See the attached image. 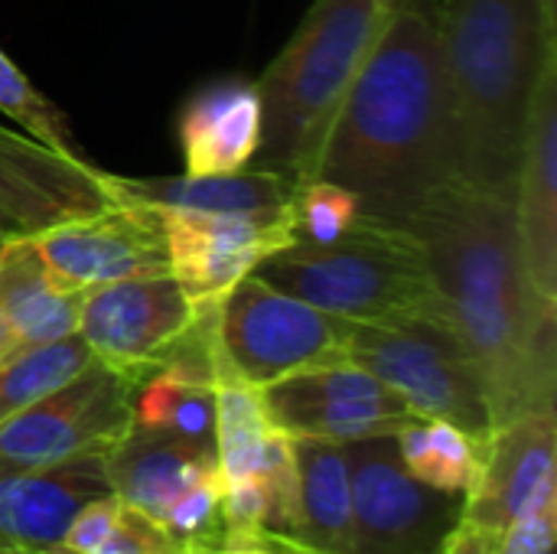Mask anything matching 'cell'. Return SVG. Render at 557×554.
Masks as SVG:
<instances>
[{
  "label": "cell",
  "mask_w": 557,
  "mask_h": 554,
  "mask_svg": "<svg viewBox=\"0 0 557 554\" xmlns=\"http://www.w3.org/2000/svg\"><path fill=\"white\" fill-rule=\"evenodd\" d=\"M405 232L421 245L444 317L480 376L490 428L555 411L557 304L529 284L512 199L457 180Z\"/></svg>",
  "instance_id": "1"
},
{
  "label": "cell",
  "mask_w": 557,
  "mask_h": 554,
  "mask_svg": "<svg viewBox=\"0 0 557 554\" xmlns=\"http://www.w3.org/2000/svg\"><path fill=\"white\" fill-rule=\"evenodd\" d=\"M359 199V219L408 229L418 209L463 180L437 0L395 7L326 134L317 173Z\"/></svg>",
  "instance_id": "2"
},
{
  "label": "cell",
  "mask_w": 557,
  "mask_h": 554,
  "mask_svg": "<svg viewBox=\"0 0 557 554\" xmlns=\"http://www.w3.org/2000/svg\"><path fill=\"white\" fill-rule=\"evenodd\" d=\"M444 65L460 131L463 183L516 196L525 127L545 49L535 0L437 3Z\"/></svg>",
  "instance_id": "3"
},
{
  "label": "cell",
  "mask_w": 557,
  "mask_h": 554,
  "mask_svg": "<svg viewBox=\"0 0 557 554\" xmlns=\"http://www.w3.org/2000/svg\"><path fill=\"white\" fill-rule=\"evenodd\" d=\"M388 10L379 0H317L258 78L261 140L248 167L307 183Z\"/></svg>",
  "instance_id": "4"
},
{
  "label": "cell",
  "mask_w": 557,
  "mask_h": 554,
  "mask_svg": "<svg viewBox=\"0 0 557 554\" xmlns=\"http://www.w3.org/2000/svg\"><path fill=\"white\" fill-rule=\"evenodd\" d=\"M251 274L352 323L444 317L441 294L414 235L366 219H356L333 245H284L261 258Z\"/></svg>",
  "instance_id": "5"
},
{
  "label": "cell",
  "mask_w": 557,
  "mask_h": 554,
  "mask_svg": "<svg viewBox=\"0 0 557 554\" xmlns=\"http://www.w3.org/2000/svg\"><path fill=\"white\" fill-rule=\"evenodd\" d=\"M346 362L385 382L421 418H444L476 438L490 431L480 376L444 317L398 323L346 320Z\"/></svg>",
  "instance_id": "6"
},
{
  "label": "cell",
  "mask_w": 557,
  "mask_h": 554,
  "mask_svg": "<svg viewBox=\"0 0 557 554\" xmlns=\"http://www.w3.org/2000/svg\"><path fill=\"white\" fill-rule=\"evenodd\" d=\"M346 320L323 313L255 274L242 278L215 310V359L255 389L287 376L346 362Z\"/></svg>",
  "instance_id": "7"
},
{
  "label": "cell",
  "mask_w": 557,
  "mask_h": 554,
  "mask_svg": "<svg viewBox=\"0 0 557 554\" xmlns=\"http://www.w3.org/2000/svg\"><path fill=\"white\" fill-rule=\"evenodd\" d=\"M352 490V554H437L460 522L463 496L418 483L395 438L343 444Z\"/></svg>",
  "instance_id": "8"
},
{
  "label": "cell",
  "mask_w": 557,
  "mask_h": 554,
  "mask_svg": "<svg viewBox=\"0 0 557 554\" xmlns=\"http://www.w3.org/2000/svg\"><path fill=\"white\" fill-rule=\"evenodd\" d=\"M134 379L95 362L0 424V473L111 451L134 424Z\"/></svg>",
  "instance_id": "9"
},
{
  "label": "cell",
  "mask_w": 557,
  "mask_h": 554,
  "mask_svg": "<svg viewBox=\"0 0 557 554\" xmlns=\"http://www.w3.org/2000/svg\"><path fill=\"white\" fill-rule=\"evenodd\" d=\"M196 313L173 274L131 278L85 291L78 340L95 362L140 382L166 362Z\"/></svg>",
  "instance_id": "10"
},
{
  "label": "cell",
  "mask_w": 557,
  "mask_h": 554,
  "mask_svg": "<svg viewBox=\"0 0 557 554\" xmlns=\"http://www.w3.org/2000/svg\"><path fill=\"white\" fill-rule=\"evenodd\" d=\"M261 398L284 434L330 444L395 438L408 421L421 418L385 382L349 362L287 376L264 385Z\"/></svg>",
  "instance_id": "11"
},
{
  "label": "cell",
  "mask_w": 557,
  "mask_h": 554,
  "mask_svg": "<svg viewBox=\"0 0 557 554\" xmlns=\"http://www.w3.org/2000/svg\"><path fill=\"white\" fill-rule=\"evenodd\" d=\"M29 242L42 264L75 291L170 274L163 216L137 202H114L101 212L59 222L29 235Z\"/></svg>",
  "instance_id": "12"
},
{
  "label": "cell",
  "mask_w": 557,
  "mask_h": 554,
  "mask_svg": "<svg viewBox=\"0 0 557 554\" xmlns=\"http://www.w3.org/2000/svg\"><path fill=\"white\" fill-rule=\"evenodd\" d=\"M114 206L104 170L0 124V225L10 238Z\"/></svg>",
  "instance_id": "13"
},
{
  "label": "cell",
  "mask_w": 557,
  "mask_h": 554,
  "mask_svg": "<svg viewBox=\"0 0 557 554\" xmlns=\"http://www.w3.org/2000/svg\"><path fill=\"white\" fill-rule=\"evenodd\" d=\"M160 212V209H157ZM170 274L196 310L219 300L255 271L261 258L290 245V212L281 216H196L160 212Z\"/></svg>",
  "instance_id": "14"
},
{
  "label": "cell",
  "mask_w": 557,
  "mask_h": 554,
  "mask_svg": "<svg viewBox=\"0 0 557 554\" xmlns=\"http://www.w3.org/2000/svg\"><path fill=\"white\" fill-rule=\"evenodd\" d=\"M557 418L555 411H529L480 441V467L473 487L463 493L460 519L503 532L509 522L557 493Z\"/></svg>",
  "instance_id": "15"
},
{
  "label": "cell",
  "mask_w": 557,
  "mask_h": 554,
  "mask_svg": "<svg viewBox=\"0 0 557 554\" xmlns=\"http://www.w3.org/2000/svg\"><path fill=\"white\" fill-rule=\"evenodd\" d=\"M512 206L529 284L557 304V52L539 72Z\"/></svg>",
  "instance_id": "16"
},
{
  "label": "cell",
  "mask_w": 557,
  "mask_h": 554,
  "mask_svg": "<svg viewBox=\"0 0 557 554\" xmlns=\"http://www.w3.org/2000/svg\"><path fill=\"white\" fill-rule=\"evenodd\" d=\"M108 493V451L0 473V545L55 552L75 513Z\"/></svg>",
  "instance_id": "17"
},
{
  "label": "cell",
  "mask_w": 557,
  "mask_h": 554,
  "mask_svg": "<svg viewBox=\"0 0 557 554\" xmlns=\"http://www.w3.org/2000/svg\"><path fill=\"white\" fill-rule=\"evenodd\" d=\"M104 186L114 202H137L160 212L196 216H281L290 212L300 183L271 170H235L212 176H117L104 170Z\"/></svg>",
  "instance_id": "18"
},
{
  "label": "cell",
  "mask_w": 557,
  "mask_h": 554,
  "mask_svg": "<svg viewBox=\"0 0 557 554\" xmlns=\"http://www.w3.org/2000/svg\"><path fill=\"white\" fill-rule=\"evenodd\" d=\"M212 470H219L212 441L140 424H131V431L108 451L111 493L153 519H160L189 483Z\"/></svg>",
  "instance_id": "19"
},
{
  "label": "cell",
  "mask_w": 557,
  "mask_h": 554,
  "mask_svg": "<svg viewBox=\"0 0 557 554\" xmlns=\"http://www.w3.org/2000/svg\"><path fill=\"white\" fill-rule=\"evenodd\" d=\"M85 291L62 284L29 238L0 245V320L13 349L78 336Z\"/></svg>",
  "instance_id": "20"
},
{
  "label": "cell",
  "mask_w": 557,
  "mask_h": 554,
  "mask_svg": "<svg viewBox=\"0 0 557 554\" xmlns=\"http://www.w3.org/2000/svg\"><path fill=\"white\" fill-rule=\"evenodd\" d=\"M186 173L245 170L261 140V104L248 82H215L196 91L176 121Z\"/></svg>",
  "instance_id": "21"
},
{
  "label": "cell",
  "mask_w": 557,
  "mask_h": 554,
  "mask_svg": "<svg viewBox=\"0 0 557 554\" xmlns=\"http://www.w3.org/2000/svg\"><path fill=\"white\" fill-rule=\"evenodd\" d=\"M297 460V535L310 554H352V490L343 444L290 438Z\"/></svg>",
  "instance_id": "22"
},
{
  "label": "cell",
  "mask_w": 557,
  "mask_h": 554,
  "mask_svg": "<svg viewBox=\"0 0 557 554\" xmlns=\"http://www.w3.org/2000/svg\"><path fill=\"white\" fill-rule=\"evenodd\" d=\"M212 444L222 483H235L261 473L271 457L287 444V434L271 421L261 389L228 372H215Z\"/></svg>",
  "instance_id": "23"
},
{
  "label": "cell",
  "mask_w": 557,
  "mask_h": 554,
  "mask_svg": "<svg viewBox=\"0 0 557 554\" xmlns=\"http://www.w3.org/2000/svg\"><path fill=\"white\" fill-rule=\"evenodd\" d=\"M480 441L483 438L444 418H414L395 434L405 470L418 483L450 496H463L473 487L480 467Z\"/></svg>",
  "instance_id": "24"
},
{
  "label": "cell",
  "mask_w": 557,
  "mask_h": 554,
  "mask_svg": "<svg viewBox=\"0 0 557 554\" xmlns=\"http://www.w3.org/2000/svg\"><path fill=\"white\" fill-rule=\"evenodd\" d=\"M134 424L212 441L215 382L180 366H160L134 385Z\"/></svg>",
  "instance_id": "25"
},
{
  "label": "cell",
  "mask_w": 557,
  "mask_h": 554,
  "mask_svg": "<svg viewBox=\"0 0 557 554\" xmlns=\"http://www.w3.org/2000/svg\"><path fill=\"white\" fill-rule=\"evenodd\" d=\"M88 366H95V356L78 336L7 353L0 359V424L85 372Z\"/></svg>",
  "instance_id": "26"
},
{
  "label": "cell",
  "mask_w": 557,
  "mask_h": 554,
  "mask_svg": "<svg viewBox=\"0 0 557 554\" xmlns=\"http://www.w3.org/2000/svg\"><path fill=\"white\" fill-rule=\"evenodd\" d=\"M0 111L29 137L42 140L52 150L85 157L78 150V140L65 121V114L20 72V65L0 49Z\"/></svg>",
  "instance_id": "27"
},
{
  "label": "cell",
  "mask_w": 557,
  "mask_h": 554,
  "mask_svg": "<svg viewBox=\"0 0 557 554\" xmlns=\"http://www.w3.org/2000/svg\"><path fill=\"white\" fill-rule=\"evenodd\" d=\"M356 219H359V199L349 189L313 176L300 183L294 193L290 238L297 245H333L356 225Z\"/></svg>",
  "instance_id": "28"
},
{
  "label": "cell",
  "mask_w": 557,
  "mask_h": 554,
  "mask_svg": "<svg viewBox=\"0 0 557 554\" xmlns=\"http://www.w3.org/2000/svg\"><path fill=\"white\" fill-rule=\"evenodd\" d=\"M199 552L196 545H189L186 539H180L176 532H170L160 519L134 509V506H121L117 526L114 532L104 539V545L95 554H189Z\"/></svg>",
  "instance_id": "29"
},
{
  "label": "cell",
  "mask_w": 557,
  "mask_h": 554,
  "mask_svg": "<svg viewBox=\"0 0 557 554\" xmlns=\"http://www.w3.org/2000/svg\"><path fill=\"white\" fill-rule=\"evenodd\" d=\"M557 539V493L496 532L493 554H552Z\"/></svg>",
  "instance_id": "30"
},
{
  "label": "cell",
  "mask_w": 557,
  "mask_h": 554,
  "mask_svg": "<svg viewBox=\"0 0 557 554\" xmlns=\"http://www.w3.org/2000/svg\"><path fill=\"white\" fill-rule=\"evenodd\" d=\"M121 506H124V503H121L114 493H108V496H98V500L85 503V506L75 513V519L69 522V529H65L62 542L55 545V552L59 554L98 552V549L104 545V539L114 532L117 516H121Z\"/></svg>",
  "instance_id": "31"
},
{
  "label": "cell",
  "mask_w": 557,
  "mask_h": 554,
  "mask_svg": "<svg viewBox=\"0 0 557 554\" xmlns=\"http://www.w3.org/2000/svg\"><path fill=\"white\" fill-rule=\"evenodd\" d=\"M493 542H496L493 532H483L460 519L450 529V535L444 539V545L437 549V554H493Z\"/></svg>",
  "instance_id": "32"
},
{
  "label": "cell",
  "mask_w": 557,
  "mask_h": 554,
  "mask_svg": "<svg viewBox=\"0 0 557 554\" xmlns=\"http://www.w3.org/2000/svg\"><path fill=\"white\" fill-rule=\"evenodd\" d=\"M535 3H539V20H542L545 49L557 52V0H535Z\"/></svg>",
  "instance_id": "33"
},
{
  "label": "cell",
  "mask_w": 557,
  "mask_h": 554,
  "mask_svg": "<svg viewBox=\"0 0 557 554\" xmlns=\"http://www.w3.org/2000/svg\"><path fill=\"white\" fill-rule=\"evenodd\" d=\"M7 353H13V343H10V336H7V327H3V320H0V359H3Z\"/></svg>",
  "instance_id": "34"
},
{
  "label": "cell",
  "mask_w": 557,
  "mask_h": 554,
  "mask_svg": "<svg viewBox=\"0 0 557 554\" xmlns=\"http://www.w3.org/2000/svg\"><path fill=\"white\" fill-rule=\"evenodd\" d=\"M0 554H59V552H42V549H13V545H0Z\"/></svg>",
  "instance_id": "35"
},
{
  "label": "cell",
  "mask_w": 557,
  "mask_h": 554,
  "mask_svg": "<svg viewBox=\"0 0 557 554\" xmlns=\"http://www.w3.org/2000/svg\"><path fill=\"white\" fill-rule=\"evenodd\" d=\"M379 3H382V7H385L388 13H392V10H395V7H401L405 0H379Z\"/></svg>",
  "instance_id": "36"
},
{
  "label": "cell",
  "mask_w": 557,
  "mask_h": 554,
  "mask_svg": "<svg viewBox=\"0 0 557 554\" xmlns=\"http://www.w3.org/2000/svg\"><path fill=\"white\" fill-rule=\"evenodd\" d=\"M7 238H10V235H7V232H3V225H0V245H3Z\"/></svg>",
  "instance_id": "37"
}]
</instances>
